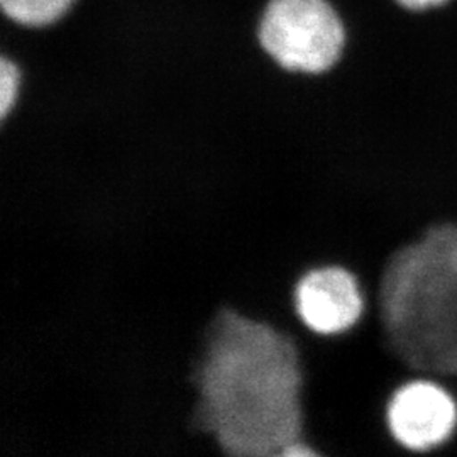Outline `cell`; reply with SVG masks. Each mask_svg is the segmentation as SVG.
Wrapping results in <instances>:
<instances>
[{"mask_svg":"<svg viewBox=\"0 0 457 457\" xmlns=\"http://www.w3.org/2000/svg\"><path fill=\"white\" fill-rule=\"evenodd\" d=\"M195 422L226 457H270L302 434V370L294 341L232 309L209 327L195 373Z\"/></svg>","mask_w":457,"mask_h":457,"instance_id":"1","label":"cell"},{"mask_svg":"<svg viewBox=\"0 0 457 457\" xmlns=\"http://www.w3.org/2000/svg\"><path fill=\"white\" fill-rule=\"evenodd\" d=\"M379 337L410 376L457 379V220L396 245L370 290Z\"/></svg>","mask_w":457,"mask_h":457,"instance_id":"2","label":"cell"},{"mask_svg":"<svg viewBox=\"0 0 457 457\" xmlns=\"http://www.w3.org/2000/svg\"><path fill=\"white\" fill-rule=\"evenodd\" d=\"M262 48L292 71L322 73L343 54V21L327 0H271L260 26Z\"/></svg>","mask_w":457,"mask_h":457,"instance_id":"3","label":"cell"},{"mask_svg":"<svg viewBox=\"0 0 457 457\" xmlns=\"http://www.w3.org/2000/svg\"><path fill=\"white\" fill-rule=\"evenodd\" d=\"M385 424L390 437L403 451L434 453L456 436V392L441 378L410 376L390 393Z\"/></svg>","mask_w":457,"mask_h":457,"instance_id":"4","label":"cell"},{"mask_svg":"<svg viewBox=\"0 0 457 457\" xmlns=\"http://www.w3.org/2000/svg\"><path fill=\"white\" fill-rule=\"evenodd\" d=\"M296 315L324 337L351 334L370 312V292L353 270L320 266L300 278L295 288Z\"/></svg>","mask_w":457,"mask_h":457,"instance_id":"5","label":"cell"},{"mask_svg":"<svg viewBox=\"0 0 457 457\" xmlns=\"http://www.w3.org/2000/svg\"><path fill=\"white\" fill-rule=\"evenodd\" d=\"M2 9L22 26L41 28L65 16L73 0H0Z\"/></svg>","mask_w":457,"mask_h":457,"instance_id":"6","label":"cell"},{"mask_svg":"<svg viewBox=\"0 0 457 457\" xmlns=\"http://www.w3.org/2000/svg\"><path fill=\"white\" fill-rule=\"evenodd\" d=\"M19 70L7 58L2 60L0 65V114L5 119L16 104L19 92Z\"/></svg>","mask_w":457,"mask_h":457,"instance_id":"7","label":"cell"},{"mask_svg":"<svg viewBox=\"0 0 457 457\" xmlns=\"http://www.w3.org/2000/svg\"><path fill=\"white\" fill-rule=\"evenodd\" d=\"M270 457H324L319 451H315L312 445L305 442L295 441L288 445H285L283 449H279L273 456Z\"/></svg>","mask_w":457,"mask_h":457,"instance_id":"8","label":"cell"},{"mask_svg":"<svg viewBox=\"0 0 457 457\" xmlns=\"http://www.w3.org/2000/svg\"><path fill=\"white\" fill-rule=\"evenodd\" d=\"M402 7L410 9V11H427V9H434L439 7L442 4H445L447 0H396Z\"/></svg>","mask_w":457,"mask_h":457,"instance_id":"9","label":"cell"}]
</instances>
